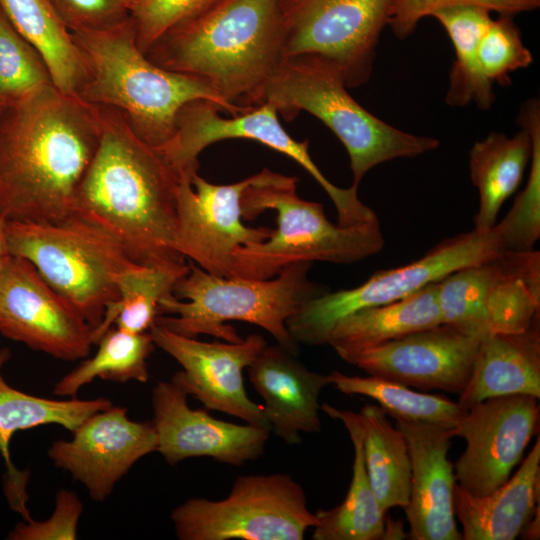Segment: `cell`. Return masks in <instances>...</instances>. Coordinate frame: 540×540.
<instances>
[{
	"label": "cell",
	"instance_id": "5",
	"mask_svg": "<svg viewBox=\"0 0 540 540\" xmlns=\"http://www.w3.org/2000/svg\"><path fill=\"white\" fill-rule=\"evenodd\" d=\"M188 271L173 294L161 299L155 323L181 335H211L226 342L241 338L227 321H243L270 333L277 344L297 356L299 344L286 321L308 300L328 291L308 277L312 263L299 262L269 279L213 275L188 260Z\"/></svg>",
	"mask_w": 540,
	"mask_h": 540
},
{
	"label": "cell",
	"instance_id": "27",
	"mask_svg": "<svg viewBox=\"0 0 540 540\" xmlns=\"http://www.w3.org/2000/svg\"><path fill=\"white\" fill-rule=\"evenodd\" d=\"M324 413L343 423L354 449L352 478L342 503L329 510H318V525L313 540H379L386 531L385 513L371 487L364 462L362 433L358 413L340 410L327 403L320 407Z\"/></svg>",
	"mask_w": 540,
	"mask_h": 540
},
{
	"label": "cell",
	"instance_id": "1",
	"mask_svg": "<svg viewBox=\"0 0 540 540\" xmlns=\"http://www.w3.org/2000/svg\"><path fill=\"white\" fill-rule=\"evenodd\" d=\"M101 136L97 105L47 85L0 108V218L59 222Z\"/></svg>",
	"mask_w": 540,
	"mask_h": 540
},
{
	"label": "cell",
	"instance_id": "26",
	"mask_svg": "<svg viewBox=\"0 0 540 540\" xmlns=\"http://www.w3.org/2000/svg\"><path fill=\"white\" fill-rule=\"evenodd\" d=\"M441 323L434 282L399 300L347 315L335 324L327 344L343 359Z\"/></svg>",
	"mask_w": 540,
	"mask_h": 540
},
{
	"label": "cell",
	"instance_id": "36",
	"mask_svg": "<svg viewBox=\"0 0 540 540\" xmlns=\"http://www.w3.org/2000/svg\"><path fill=\"white\" fill-rule=\"evenodd\" d=\"M50 84L51 76L41 55L0 8V108Z\"/></svg>",
	"mask_w": 540,
	"mask_h": 540
},
{
	"label": "cell",
	"instance_id": "15",
	"mask_svg": "<svg viewBox=\"0 0 540 540\" xmlns=\"http://www.w3.org/2000/svg\"><path fill=\"white\" fill-rule=\"evenodd\" d=\"M538 398L507 395L485 399L467 408L453 430L466 447L453 464L456 482L483 496L504 484L521 461L539 428Z\"/></svg>",
	"mask_w": 540,
	"mask_h": 540
},
{
	"label": "cell",
	"instance_id": "20",
	"mask_svg": "<svg viewBox=\"0 0 540 540\" xmlns=\"http://www.w3.org/2000/svg\"><path fill=\"white\" fill-rule=\"evenodd\" d=\"M187 392L172 380L159 381L152 390L157 452L170 465L193 457H210L241 466L260 457L271 431L250 424L216 419L204 409H192Z\"/></svg>",
	"mask_w": 540,
	"mask_h": 540
},
{
	"label": "cell",
	"instance_id": "42",
	"mask_svg": "<svg viewBox=\"0 0 540 540\" xmlns=\"http://www.w3.org/2000/svg\"><path fill=\"white\" fill-rule=\"evenodd\" d=\"M4 226H5V219L0 218V271L4 263V260L9 255L7 246H6Z\"/></svg>",
	"mask_w": 540,
	"mask_h": 540
},
{
	"label": "cell",
	"instance_id": "12",
	"mask_svg": "<svg viewBox=\"0 0 540 540\" xmlns=\"http://www.w3.org/2000/svg\"><path fill=\"white\" fill-rule=\"evenodd\" d=\"M442 323L468 333L521 332L539 321L540 252L504 251L438 281Z\"/></svg>",
	"mask_w": 540,
	"mask_h": 540
},
{
	"label": "cell",
	"instance_id": "22",
	"mask_svg": "<svg viewBox=\"0 0 540 540\" xmlns=\"http://www.w3.org/2000/svg\"><path fill=\"white\" fill-rule=\"evenodd\" d=\"M248 373L265 402L263 409L271 432L290 445L301 442V432H320L319 397L330 385L328 374L309 370L278 344H267Z\"/></svg>",
	"mask_w": 540,
	"mask_h": 540
},
{
	"label": "cell",
	"instance_id": "21",
	"mask_svg": "<svg viewBox=\"0 0 540 540\" xmlns=\"http://www.w3.org/2000/svg\"><path fill=\"white\" fill-rule=\"evenodd\" d=\"M410 453L409 502L404 509L413 540H461L453 509L456 482L448 453L453 430L425 422L396 420Z\"/></svg>",
	"mask_w": 540,
	"mask_h": 540
},
{
	"label": "cell",
	"instance_id": "23",
	"mask_svg": "<svg viewBox=\"0 0 540 540\" xmlns=\"http://www.w3.org/2000/svg\"><path fill=\"white\" fill-rule=\"evenodd\" d=\"M540 439L504 484L476 496L457 483L453 509L464 540H514L539 508Z\"/></svg>",
	"mask_w": 540,
	"mask_h": 540
},
{
	"label": "cell",
	"instance_id": "4",
	"mask_svg": "<svg viewBox=\"0 0 540 540\" xmlns=\"http://www.w3.org/2000/svg\"><path fill=\"white\" fill-rule=\"evenodd\" d=\"M86 78L78 97L119 110L144 142L160 148L172 137L180 109L207 100L236 115L249 109L223 100L203 79L163 69L139 49L130 17L102 30L72 31Z\"/></svg>",
	"mask_w": 540,
	"mask_h": 540
},
{
	"label": "cell",
	"instance_id": "35",
	"mask_svg": "<svg viewBox=\"0 0 540 540\" xmlns=\"http://www.w3.org/2000/svg\"><path fill=\"white\" fill-rule=\"evenodd\" d=\"M532 139L529 179L504 219L495 225L506 251H528L540 237V105L526 101L518 115Z\"/></svg>",
	"mask_w": 540,
	"mask_h": 540
},
{
	"label": "cell",
	"instance_id": "25",
	"mask_svg": "<svg viewBox=\"0 0 540 540\" xmlns=\"http://www.w3.org/2000/svg\"><path fill=\"white\" fill-rule=\"evenodd\" d=\"M10 358V350H0V453L9 473L7 495L12 507L23 517L26 508V475L18 473L10 460L9 443L20 430L56 424L73 432L85 419L112 403L107 398L55 400L35 396L10 386L2 375V368Z\"/></svg>",
	"mask_w": 540,
	"mask_h": 540
},
{
	"label": "cell",
	"instance_id": "30",
	"mask_svg": "<svg viewBox=\"0 0 540 540\" xmlns=\"http://www.w3.org/2000/svg\"><path fill=\"white\" fill-rule=\"evenodd\" d=\"M490 13L480 6L457 5L431 15L443 26L455 51L445 96L450 106L463 107L474 102L487 110L495 100L493 84L482 73L478 60L479 42L492 21Z\"/></svg>",
	"mask_w": 540,
	"mask_h": 540
},
{
	"label": "cell",
	"instance_id": "3",
	"mask_svg": "<svg viewBox=\"0 0 540 540\" xmlns=\"http://www.w3.org/2000/svg\"><path fill=\"white\" fill-rule=\"evenodd\" d=\"M280 0H216L164 32L145 55L157 66L206 81L244 109L264 103L284 59Z\"/></svg>",
	"mask_w": 540,
	"mask_h": 540
},
{
	"label": "cell",
	"instance_id": "10",
	"mask_svg": "<svg viewBox=\"0 0 540 540\" xmlns=\"http://www.w3.org/2000/svg\"><path fill=\"white\" fill-rule=\"evenodd\" d=\"M222 112L207 100H195L179 111L170 140L156 148L180 178H192L199 169V155L209 145L227 139L259 142L280 152L303 167L324 189L335 205L338 224L343 226L373 222L376 213L358 197V188L332 184L312 160L307 140L293 139L283 128L274 106L265 102L246 112L220 116Z\"/></svg>",
	"mask_w": 540,
	"mask_h": 540
},
{
	"label": "cell",
	"instance_id": "13",
	"mask_svg": "<svg viewBox=\"0 0 540 540\" xmlns=\"http://www.w3.org/2000/svg\"><path fill=\"white\" fill-rule=\"evenodd\" d=\"M396 1L280 0L284 58L316 56L340 71L347 88L365 84Z\"/></svg>",
	"mask_w": 540,
	"mask_h": 540
},
{
	"label": "cell",
	"instance_id": "6",
	"mask_svg": "<svg viewBox=\"0 0 540 540\" xmlns=\"http://www.w3.org/2000/svg\"><path fill=\"white\" fill-rule=\"evenodd\" d=\"M297 184L298 178L268 168L251 176L241 196L242 218L253 220L274 210L277 227L265 241L234 251L232 276L269 279L294 263L351 264L383 249L379 221L351 226L333 224L321 203L298 196Z\"/></svg>",
	"mask_w": 540,
	"mask_h": 540
},
{
	"label": "cell",
	"instance_id": "9",
	"mask_svg": "<svg viewBox=\"0 0 540 540\" xmlns=\"http://www.w3.org/2000/svg\"><path fill=\"white\" fill-rule=\"evenodd\" d=\"M171 520L180 540H302L319 523L302 486L282 473L239 476L226 498H190Z\"/></svg>",
	"mask_w": 540,
	"mask_h": 540
},
{
	"label": "cell",
	"instance_id": "16",
	"mask_svg": "<svg viewBox=\"0 0 540 540\" xmlns=\"http://www.w3.org/2000/svg\"><path fill=\"white\" fill-rule=\"evenodd\" d=\"M149 334L155 344L183 368L172 381L198 399L206 409L238 417L247 424L267 428L263 406L254 403L244 387L243 370L267 345L260 334L239 342H204L154 323Z\"/></svg>",
	"mask_w": 540,
	"mask_h": 540
},
{
	"label": "cell",
	"instance_id": "40",
	"mask_svg": "<svg viewBox=\"0 0 540 540\" xmlns=\"http://www.w3.org/2000/svg\"><path fill=\"white\" fill-rule=\"evenodd\" d=\"M72 31L102 30L130 17L133 0H49Z\"/></svg>",
	"mask_w": 540,
	"mask_h": 540
},
{
	"label": "cell",
	"instance_id": "18",
	"mask_svg": "<svg viewBox=\"0 0 540 540\" xmlns=\"http://www.w3.org/2000/svg\"><path fill=\"white\" fill-rule=\"evenodd\" d=\"M483 336L441 323L343 358L368 375L422 390L460 394Z\"/></svg>",
	"mask_w": 540,
	"mask_h": 540
},
{
	"label": "cell",
	"instance_id": "14",
	"mask_svg": "<svg viewBox=\"0 0 540 540\" xmlns=\"http://www.w3.org/2000/svg\"><path fill=\"white\" fill-rule=\"evenodd\" d=\"M0 333L57 359L89 355L92 329L27 260L8 255L0 271Z\"/></svg>",
	"mask_w": 540,
	"mask_h": 540
},
{
	"label": "cell",
	"instance_id": "11",
	"mask_svg": "<svg viewBox=\"0 0 540 540\" xmlns=\"http://www.w3.org/2000/svg\"><path fill=\"white\" fill-rule=\"evenodd\" d=\"M504 251L496 227L487 233L473 229L442 241L416 261L381 270L355 288L327 291L306 301L286 321V327L298 344H327L335 324L347 315L404 298L459 269Z\"/></svg>",
	"mask_w": 540,
	"mask_h": 540
},
{
	"label": "cell",
	"instance_id": "8",
	"mask_svg": "<svg viewBox=\"0 0 540 540\" xmlns=\"http://www.w3.org/2000/svg\"><path fill=\"white\" fill-rule=\"evenodd\" d=\"M4 232L8 253L29 261L92 330L118 299V278L140 266L113 235L77 214L53 223L5 220Z\"/></svg>",
	"mask_w": 540,
	"mask_h": 540
},
{
	"label": "cell",
	"instance_id": "37",
	"mask_svg": "<svg viewBox=\"0 0 540 540\" xmlns=\"http://www.w3.org/2000/svg\"><path fill=\"white\" fill-rule=\"evenodd\" d=\"M478 60L482 73L492 84L508 85L509 74L527 68L533 62L512 16L492 19L478 45Z\"/></svg>",
	"mask_w": 540,
	"mask_h": 540
},
{
	"label": "cell",
	"instance_id": "34",
	"mask_svg": "<svg viewBox=\"0 0 540 540\" xmlns=\"http://www.w3.org/2000/svg\"><path fill=\"white\" fill-rule=\"evenodd\" d=\"M96 345L98 349L91 358L83 360L55 384V395L76 397L83 386L96 378L118 383L149 380L147 359L155 346L149 332L130 333L111 327Z\"/></svg>",
	"mask_w": 540,
	"mask_h": 540
},
{
	"label": "cell",
	"instance_id": "38",
	"mask_svg": "<svg viewBox=\"0 0 540 540\" xmlns=\"http://www.w3.org/2000/svg\"><path fill=\"white\" fill-rule=\"evenodd\" d=\"M216 0H133L130 19L139 49L145 54L168 29Z\"/></svg>",
	"mask_w": 540,
	"mask_h": 540
},
{
	"label": "cell",
	"instance_id": "29",
	"mask_svg": "<svg viewBox=\"0 0 540 540\" xmlns=\"http://www.w3.org/2000/svg\"><path fill=\"white\" fill-rule=\"evenodd\" d=\"M12 26L41 55L53 85L76 96L86 78L80 50L49 0H0Z\"/></svg>",
	"mask_w": 540,
	"mask_h": 540
},
{
	"label": "cell",
	"instance_id": "41",
	"mask_svg": "<svg viewBox=\"0 0 540 540\" xmlns=\"http://www.w3.org/2000/svg\"><path fill=\"white\" fill-rule=\"evenodd\" d=\"M83 505L78 496L67 489L56 495L52 515L44 521L27 519L19 523L10 534L14 540L77 539V530Z\"/></svg>",
	"mask_w": 540,
	"mask_h": 540
},
{
	"label": "cell",
	"instance_id": "33",
	"mask_svg": "<svg viewBox=\"0 0 540 540\" xmlns=\"http://www.w3.org/2000/svg\"><path fill=\"white\" fill-rule=\"evenodd\" d=\"M187 271L188 264L167 268L140 265L123 273L117 280L118 299L92 330V343L96 345L113 325L130 333L148 332L159 316L161 299L173 294L176 283Z\"/></svg>",
	"mask_w": 540,
	"mask_h": 540
},
{
	"label": "cell",
	"instance_id": "31",
	"mask_svg": "<svg viewBox=\"0 0 540 540\" xmlns=\"http://www.w3.org/2000/svg\"><path fill=\"white\" fill-rule=\"evenodd\" d=\"M366 471L382 511L409 502L411 461L406 438L378 406L358 413Z\"/></svg>",
	"mask_w": 540,
	"mask_h": 540
},
{
	"label": "cell",
	"instance_id": "24",
	"mask_svg": "<svg viewBox=\"0 0 540 540\" xmlns=\"http://www.w3.org/2000/svg\"><path fill=\"white\" fill-rule=\"evenodd\" d=\"M518 394L540 398L539 321L521 332L483 336L458 402L468 408L488 398Z\"/></svg>",
	"mask_w": 540,
	"mask_h": 540
},
{
	"label": "cell",
	"instance_id": "17",
	"mask_svg": "<svg viewBox=\"0 0 540 540\" xmlns=\"http://www.w3.org/2000/svg\"><path fill=\"white\" fill-rule=\"evenodd\" d=\"M251 176L226 185L208 182L196 173L181 178L177 190V246L203 270L232 276L234 251L268 239L272 229L243 223L241 196Z\"/></svg>",
	"mask_w": 540,
	"mask_h": 540
},
{
	"label": "cell",
	"instance_id": "19",
	"mask_svg": "<svg viewBox=\"0 0 540 540\" xmlns=\"http://www.w3.org/2000/svg\"><path fill=\"white\" fill-rule=\"evenodd\" d=\"M72 434L70 440L54 441L48 456L56 467L83 484L95 501L109 497L139 459L157 450L152 421H133L120 406L97 411Z\"/></svg>",
	"mask_w": 540,
	"mask_h": 540
},
{
	"label": "cell",
	"instance_id": "28",
	"mask_svg": "<svg viewBox=\"0 0 540 540\" xmlns=\"http://www.w3.org/2000/svg\"><path fill=\"white\" fill-rule=\"evenodd\" d=\"M532 155V139L521 127L513 137L491 132L472 146L469 153L470 177L479 193L474 230L491 231L497 224L502 204L520 185Z\"/></svg>",
	"mask_w": 540,
	"mask_h": 540
},
{
	"label": "cell",
	"instance_id": "7",
	"mask_svg": "<svg viewBox=\"0 0 540 540\" xmlns=\"http://www.w3.org/2000/svg\"><path fill=\"white\" fill-rule=\"evenodd\" d=\"M291 120L301 110L321 120L348 152L357 187L375 166L397 158H413L440 142L399 130L362 107L348 92L340 71L312 55L284 58L269 80L264 103Z\"/></svg>",
	"mask_w": 540,
	"mask_h": 540
},
{
	"label": "cell",
	"instance_id": "39",
	"mask_svg": "<svg viewBox=\"0 0 540 540\" xmlns=\"http://www.w3.org/2000/svg\"><path fill=\"white\" fill-rule=\"evenodd\" d=\"M457 5H475L499 15L513 16L536 10L540 0H397L388 26L397 38L404 39L415 31L422 18Z\"/></svg>",
	"mask_w": 540,
	"mask_h": 540
},
{
	"label": "cell",
	"instance_id": "32",
	"mask_svg": "<svg viewBox=\"0 0 540 540\" xmlns=\"http://www.w3.org/2000/svg\"><path fill=\"white\" fill-rule=\"evenodd\" d=\"M328 378L330 385L344 394L375 400L386 415L395 420L425 422L454 430L467 410L458 401L443 395L420 392L377 376H351L333 371Z\"/></svg>",
	"mask_w": 540,
	"mask_h": 540
},
{
	"label": "cell",
	"instance_id": "2",
	"mask_svg": "<svg viewBox=\"0 0 540 540\" xmlns=\"http://www.w3.org/2000/svg\"><path fill=\"white\" fill-rule=\"evenodd\" d=\"M97 106L100 141L78 187L73 214L113 235L140 265H186L177 246L180 176L119 110Z\"/></svg>",
	"mask_w": 540,
	"mask_h": 540
}]
</instances>
